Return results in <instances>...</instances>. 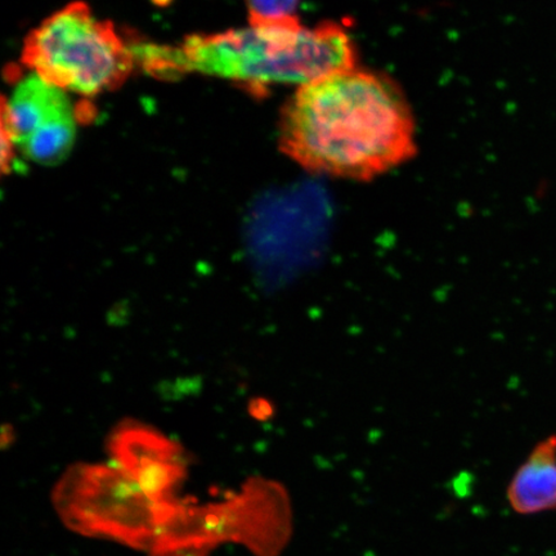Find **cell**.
<instances>
[{"mask_svg": "<svg viewBox=\"0 0 556 556\" xmlns=\"http://www.w3.org/2000/svg\"><path fill=\"white\" fill-rule=\"evenodd\" d=\"M278 144L316 176L370 182L417 154L416 122L397 81L357 65L298 87Z\"/></svg>", "mask_w": 556, "mask_h": 556, "instance_id": "cell-1", "label": "cell"}, {"mask_svg": "<svg viewBox=\"0 0 556 556\" xmlns=\"http://www.w3.org/2000/svg\"><path fill=\"white\" fill-rule=\"evenodd\" d=\"M137 61L157 79L198 73L235 83L255 99L275 87H302L357 66L352 34L337 21L308 27L295 16L250 24L245 29L193 34L176 46L136 41Z\"/></svg>", "mask_w": 556, "mask_h": 556, "instance_id": "cell-2", "label": "cell"}, {"mask_svg": "<svg viewBox=\"0 0 556 556\" xmlns=\"http://www.w3.org/2000/svg\"><path fill=\"white\" fill-rule=\"evenodd\" d=\"M23 65L65 92L96 97L124 85L137 55L111 21L85 2L68 3L27 35Z\"/></svg>", "mask_w": 556, "mask_h": 556, "instance_id": "cell-3", "label": "cell"}, {"mask_svg": "<svg viewBox=\"0 0 556 556\" xmlns=\"http://www.w3.org/2000/svg\"><path fill=\"white\" fill-rule=\"evenodd\" d=\"M81 114L64 89L31 73L4 97L2 131L33 163L54 165L72 151Z\"/></svg>", "mask_w": 556, "mask_h": 556, "instance_id": "cell-4", "label": "cell"}, {"mask_svg": "<svg viewBox=\"0 0 556 556\" xmlns=\"http://www.w3.org/2000/svg\"><path fill=\"white\" fill-rule=\"evenodd\" d=\"M114 467L159 502L173 500L186 475L184 451L163 434L139 424H124L110 442Z\"/></svg>", "mask_w": 556, "mask_h": 556, "instance_id": "cell-5", "label": "cell"}, {"mask_svg": "<svg viewBox=\"0 0 556 556\" xmlns=\"http://www.w3.org/2000/svg\"><path fill=\"white\" fill-rule=\"evenodd\" d=\"M506 493L511 509L520 516L556 509V434L534 446Z\"/></svg>", "mask_w": 556, "mask_h": 556, "instance_id": "cell-6", "label": "cell"}, {"mask_svg": "<svg viewBox=\"0 0 556 556\" xmlns=\"http://www.w3.org/2000/svg\"><path fill=\"white\" fill-rule=\"evenodd\" d=\"M299 0H247L249 24L295 16Z\"/></svg>", "mask_w": 556, "mask_h": 556, "instance_id": "cell-7", "label": "cell"}]
</instances>
